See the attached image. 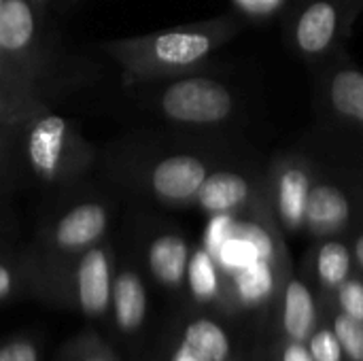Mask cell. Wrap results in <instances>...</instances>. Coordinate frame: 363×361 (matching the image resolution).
Here are the masks:
<instances>
[{
    "mask_svg": "<svg viewBox=\"0 0 363 361\" xmlns=\"http://www.w3.org/2000/svg\"><path fill=\"white\" fill-rule=\"evenodd\" d=\"M232 98L228 89L208 79L174 83L164 96V111L179 121L211 123L228 117Z\"/></svg>",
    "mask_w": 363,
    "mask_h": 361,
    "instance_id": "obj_1",
    "label": "cell"
},
{
    "mask_svg": "<svg viewBox=\"0 0 363 361\" xmlns=\"http://www.w3.org/2000/svg\"><path fill=\"white\" fill-rule=\"evenodd\" d=\"M111 268L104 251H87L77 272V296L81 311L87 317H102L111 306Z\"/></svg>",
    "mask_w": 363,
    "mask_h": 361,
    "instance_id": "obj_2",
    "label": "cell"
},
{
    "mask_svg": "<svg viewBox=\"0 0 363 361\" xmlns=\"http://www.w3.org/2000/svg\"><path fill=\"white\" fill-rule=\"evenodd\" d=\"M230 338L225 330L211 319H196L177 343L170 361H228Z\"/></svg>",
    "mask_w": 363,
    "mask_h": 361,
    "instance_id": "obj_3",
    "label": "cell"
},
{
    "mask_svg": "<svg viewBox=\"0 0 363 361\" xmlns=\"http://www.w3.org/2000/svg\"><path fill=\"white\" fill-rule=\"evenodd\" d=\"M206 179L204 166L189 155H179L162 162L153 172V187L157 194L172 198V200H185L194 196L200 185Z\"/></svg>",
    "mask_w": 363,
    "mask_h": 361,
    "instance_id": "obj_4",
    "label": "cell"
},
{
    "mask_svg": "<svg viewBox=\"0 0 363 361\" xmlns=\"http://www.w3.org/2000/svg\"><path fill=\"white\" fill-rule=\"evenodd\" d=\"M111 306L115 323L121 332H138L147 319V291L143 281L132 272L119 274L113 283Z\"/></svg>",
    "mask_w": 363,
    "mask_h": 361,
    "instance_id": "obj_5",
    "label": "cell"
},
{
    "mask_svg": "<svg viewBox=\"0 0 363 361\" xmlns=\"http://www.w3.org/2000/svg\"><path fill=\"white\" fill-rule=\"evenodd\" d=\"M106 215L98 204H83L70 211L57 226V243L64 249H79L102 236Z\"/></svg>",
    "mask_w": 363,
    "mask_h": 361,
    "instance_id": "obj_6",
    "label": "cell"
},
{
    "mask_svg": "<svg viewBox=\"0 0 363 361\" xmlns=\"http://www.w3.org/2000/svg\"><path fill=\"white\" fill-rule=\"evenodd\" d=\"M66 132V121L62 117H45L32 130L30 136V160L43 174H53L57 168L62 138Z\"/></svg>",
    "mask_w": 363,
    "mask_h": 361,
    "instance_id": "obj_7",
    "label": "cell"
},
{
    "mask_svg": "<svg viewBox=\"0 0 363 361\" xmlns=\"http://www.w3.org/2000/svg\"><path fill=\"white\" fill-rule=\"evenodd\" d=\"M149 266L164 285H179L187 270V245L179 236H162L149 249Z\"/></svg>",
    "mask_w": 363,
    "mask_h": 361,
    "instance_id": "obj_8",
    "label": "cell"
},
{
    "mask_svg": "<svg viewBox=\"0 0 363 361\" xmlns=\"http://www.w3.org/2000/svg\"><path fill=\"white\" fill-rule=\"evenodd\" d=\"M317 311L308 287L300 281H291L285 291V313L283 326L294 340H306L315 328Z\"/></svg>",
    "mask_w": 363,
    "mask_h": 361,
    "instance_id": "obj_9",
    "label": "cell"
},
{
    "mask_svg": "<svg viewBox=\"0 0 363 361\" xmlns=\"http://www.w3.org/2000/svg\"><path fill=\"white\" fill-rule=\"evenodd\" d=\"M336 32V11L330 2H315L308 6L298 23V43L304 51H323Z\"/></svg>",
    "mask_w": 363,
    "mask_h": 361,
    "instance_id": "obj_10",
    "label": "cell"
},
{
    "mask_svg": "<svg viewBox=\"0 0 363 361\" xmlns=\"http://www.w3.org/2000/svg\"><path fill=\"white\" fill-rule=\"evenodd\" d=\"M249 194V185L242 177L232 172H217L206 177L198 189V198L208 211H228L240 204Z\"/></svg>",
    "mask_w": 363,
    "mask_h": 361,
    "instance_id": "obj_11",
    "label": "cell"
},
{
    "mask_svg": "<svg viewBox=\"0 0 363 361\" xmlns=\"http://www.w3.org/2000/svg\"><path fill=\"white\" fill-rule=\"evenodd\" d=\"M211 49V40L202 34L189 32H170L155 40V53L160 60L168 64H191L206 55Z\"/></svg>",
    "mask_w": 363,
    "mask_h": 361,
    "instance_id": "obj_12",
    "label": "cell"
},
{
    "mask_svg": "<svg viewBox=\"0 0 363 361\" xmlns=\"http://www.w3.org/2000/svg\"><path fill=\"white\" fill-rule=\"evenodd\" d=\"M34 30V19L26 2L6 0L0 6V45L4 49L23 47Z\"/></svg>",
    "mask_w": 363,
    "mask_h": 361,
    "instance_id": "obj_13",
    "label": "cell"
},
{
    "mask_svg": "<svg viewBox=\"0 0 363 361\" xmlns=\"http://www.w3.org/2000/svg\"><path fill=\"white\" fill-rule=\"evenodd\" d=\"M332 102L347 115L363 121V74L357 70H342L332 83Z\"/></svg>",
    "mask_w": 363,
    "mask_h": 361,
    "instance_id": "obj_14",
    "label": "cell"
},
{
    "mask_svg": "<svg viewBox=\"0 0 363 361\" xmlns=\"http://www.w3.org/2000/svg\"><path fill=\"white\" fill-rule=\"evenodd\" d=\"M306 211H308L311 221L315 226H321V228L338 226L349 215L347 200L336 189H330V187L315 189L308 204H306Z\"/></svg>",
    "mask_w": 363,
    "mask_h": 361,
    "instance_id": "obj_15",
    "label": "cell"
},
{
    "mask_svg": "<svg viewBox=\"0 0 363 361\" xmlns=\"http://www.w3.org/2000/svg\"><path fill=\"white\" fill-rule=\"evenodd\" d=\"M236 287H238L240 298L247 304H255V302H262L264 298H268V294L272 291V272H270L268 262L257 260L251 266L238 270Z\"/></svg>",
    "mask_w": 363,
    "mask_h": 361,
    "instance_id": "obj_16",
    "label": "cell"
},
{
    "mask_svg": "<svg viewBox=\"0 0 363 361\" xmlns=\"http://www.w3.org/2000/svg\"><path fill=\"white\" fill-rule=\"evenodd\" d=\"M317 268H319V277L323 279L325 285L336 287V285L345 283L349 268H351V257H349L347 247L340 243H328L319 251Z\"/></svg>",
    "mask_w": 363,
    "mask_h": 361,
    "instance_id": "obj_17",
    "label": "cell"
},
{
    "mask_svg": "<svg viewBox=\"0 0 363 361\" xmlns=\"http://www.w3.org/2000/svg\"><path fill=\"white\" fill-rule=\"evenodd\" d=\"M187 274H189L191 294L198 300H211L217 294V272H215L213 260L206 251H198L189 260Z\"/></svg>",
    "mask_w": 363,
    "mask_h": 361,
    "instance_id": "obj_18",
    "label": "cell"
},
{
    "mask_svg": "<svg viewBox=\"0 0 363 361\" xmlns=\"http://www.w3.org/2000/svg\"><path fill=\"white\" fill-rule=\"evenodd\" d=\"M306 196H308V181L302 172L291 170L283 177L281 185V209L289 221H300L304 209H306Z\"/></svg>",
    "mask_w": 363,
    "mask_h": 361,
    "instance_id": "obj_19",
    "label": "cell"
},
{
    "mask_svg": "<svg viewBox=\"0 0 363 361\" xmlns=\"http://www.w3.org/2000/svg\"><path fill=\"white\" fill-rule=\"evenodd\" d=\"M217 257H219V262H221L225 268L242 270V268L251 266L253 262H257V260H259V253H257V249H255L249 240H245V238L232 234V236L221 245V249L217 251Z\"/></svg>",
    "mask_w": 363,
    "mask_h": 361,
    "instance_id": "obj_20",
    "label": "cell"
},
{
    "mask_svg": "<svg viewBox=\"0 0 363 361\" xmlns=\"http://www.w3.org/2000/svg\"><path fill=\"white\" fill-rule=\"evenodd\" d=\"M334 334L342 347V353L349 355V360L363 361V323L349 317L340 315L334 323Z\"/></svg>",
    "mask_w": 363,
    "mask_h": 361,
    "instance_id": "obj_21",
    "label": "cell"
},
{
    "mask_svg": "<svg viewBox=\"0 0 363 361\" xmlns=\"http://www.w3.org/2000/svg\"><path fill=\"white\" fill-rule=\"evenodd\" d=\"M311 355L315 361H342V347L330 330H321L311 340Z\"/></svg>",
    "mask_w": 363,
    "mask_h": 361,
    "instance_id": "obj_22",
    "label": "cell"
},
{
    "mask_svg": "<svg viewBox=\"0 0 363 361\" xmlns=\"http://www.w3.org/2000/svg\"><path fill=\"white\" fill-rule=\"evenodd\" d=\"M232 234H234V236H240V238H245V240H249V243L257 249L259 260L268 262V257L272 255V240H270V236H268L262 228L251 226V223H240V226H234V228H232Z\"/></svg>",
    "mask_w": 363,
    "mask_h": 361,
    "instance_id": "obj_23",
    "label": "cell"
},
{
    "mask_svg": "<svg viewBox=\"0 0 363 361\" xmlns=\"http://www.w3.org/2000/svg\"><path fill=\"white\" fill-rule=\"evenodd\" d=\"M340 306L345 315L363 323V285L357 281L345 283L340 289Z\"/></svg>",
    "mask_w": 363,
    "mask_h": 361,
    "instance_id": "obj_24",
    "label": "cell"
},
{
    "mask_svg": "<svg viewBox=\"0 0 363 361\" xmlns=\"http://www.w3.org/2000/svg\"><path fill=\"white\" fill-rule=\"evenodd\" d=\"M0 361H38V349L30 340H11L0 347Z\"/></svg>",
    "mask_w": 363,
    "mask_h": 361,
    "instance_id": "obj_25",
    "label": "cell"
},
{
    "mask_svg": "<svg viewBox=\"0 0 363 361\" xmlns=\"http://www.w3.org/2000/svg\"><path fill=\"white\" fill-rule=\"evenodd\" d=\"M232 228L234 223L228 219V217H217L211 228H208V236H206V243H208V249L213 253H217L221 249V245L232 236Z\"/></svg>",
    "mask_w": 363,
    "mask_h": 361,
    "instance_id": "obj_26",
    "label": "cell"
},
{
    "mask_svg": "<svg viewBox=\"0 0 363 361\" xmlns=\"http://www.w3.org/2000/svg\"><path fill=\"white\" fill-rule=\"evenodd\" d=\"M283 361H315L313 360V355H311V351L308 349H304L302 345H289L287 349H285V353H283Z\"/></svg>",
    "mask_w": 363,
    "mask_h": 361,
    "instance_id": "obj_27",
    "label": "cell"
},
{
    "mask_svg": "<svg viewBox=\"0 0 363 361\" xmlns=\"http://www.w3.org/2000/svg\"><path fill=\"white\" fill-rule=\"evenodd\" d=\"M11 291H13V277H11V272H9V268H4V266L0 264V300L9 298Z\"/></svg>",
    "mask_w": 363,
    "mask_h": 361,
    "instance_id": "obj_28",
    "label": "cell"
},
{
    "mask_svg": "<svg viewBox=\"0 0 363 361\" xmlns=\"http://www.w3.org/2000/svg\"><path fill=\"white\" fill-rule=\"evenodd\" d=\"M81 361H113L108 355H104V353H91V355H87V357H83Z\"/></svg>",
    "mask_w": 363,
    "mask_h": 361,
    "instance_id": "obj_29",
    "label": "cell"
},
{
    "mask_svg": "<svg viewBox=\"0 0 363 361\" xmlns=\"http://www.w3.org/2000/svg\"><path fill=\"white\" fill-rule=\"evenodd\" d=\"M355 251H357V260H359V264H362L363 268V236L357 240V247H355Z\"/></svg>",
    "mask_w": 363,
    "mask_h": 361,
    "instance_id": "obj_30",
    "label": "cell"
}]
</instances>
